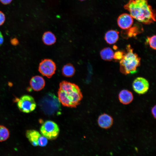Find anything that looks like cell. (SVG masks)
<instances>
[{"instance_id": "7c38bea8", "label": "cell", "mask_w": 156, "mask_h": 156, "mask_svg": "<svg viewBox=\"0 0 156 156\" xmlns=\"http://www.w3.org/2000/svg\"><path fill=\"white\" fill-rule=\"evenodd\" d=\"M31 88L35 91H39L42 90L45 85V80L43 78L39 75L33 77L30 81Z\"/></svg>"}, {"instance_id": "7a4b0ae2", "label": "cell", "mask_w": 156, "mask_h": 156, "mask_svg": "<svg viewBox=\"0 0 156 156\" xmlns=\"http://www.w3.org/2000/svg\"><path fill=\"white\" fill-rule=\"evenodd\" d=\"M58 96L60 103L63 106L70 107H76L80 104L83 98L78 86L66 81H63L60 83Z\"/></svg>"}, {"instance_id": "ba28073f", "label": "cell", "mask_w": 156, "mask_h": 156, "mask_svg": "<svg viewBox=\"0 0 156 156\" xmlns=\"http://www.w3.org/2000/svg\"><path fill=\"white\" fill-rule=\"evenodd\" d=\"M56 69L55 63L49 59H45L40 63L38 68L40 73L43 76L50 78L55 73Z\"/></svg>"}, {"instance_id": "ffe728a7", "label": "cell", "mask_w": 156, "mask_h": 156, "mask_svg": "<svg viewBox=\"0 0 156 156\" xmlns=\"http://www.w3.org/2000/svg\"><path fill=\"white\" fill-rule=\"evenodd\" d=\"M156 35H154L151 37H147L146 42L150 47L152 49L156 50Z\"/></svg>"}, {"instance_id": "2e32d148", "label": "cell", "mask_w": 156, "mask_h": 156, "mask_svg": "<svg viewBox=\"0 0 156 156\" xmlns=\"http://www.w3.org/2000/svg\"><path fill=\"white\" fill-rule=\"evenodd\" d=\"M42 39L43 42L45 44L51 45L55 42L56 38L53 33L50 31H47L44 34Z\"/></svg>"}, {"instance_id": "ac0fdd59", "label": "cell", "mask_w": 156, "mask_h": 156, "mask_svg": "<svg viewBox=\"0 0 156 156\" xmlns=\"http://www.w3.org/2000/svg\"><path fill=\"white\" fill-rule=\"evenodd\" d=\"M10 136L8 129L5 126L0 125V142L7 140Z\"/></svg>"}, {"instance_id": "3957f363", "label": "cell", "mask_w": 156, "mask_h": 156, "mask_svg": "<svg viewBox=\"0 0 156 156\" xmlns=\"http://www.w3.org/2000/svg\"><path fill=\"white\" fill-rule=\"evenodd\" d=\"M127 52H125L120 61V70L123 74L127 75L137 72L138 67L140 65L141 59L138 54L133 51L130 45L127 46Z\"/></svg>"}, {"instance_id": "d6986e66", "label": "cell", "mask_w": 156, "mask_h": 156, "mask_svg": "<svg viewBox=\"0 0 156 156\" xmlns=\"http://www.w3.org/2000/svg\"><path fill=\"white\" fill-rule=\"evenodd\" d=\"M141 32L136 27H134L129 29L125 34L128 38L135 37Z\"/></svg>"}, {"instance_id": "83f0119b", "label": "cell", "mask_w": 156, "mask_h": 156, "mask_svg": "<svg viewBox=\"0 0 156 156\" xmlns=\"http://www.w3.org/2000/svg\"><path fill=\"white\" fill-rule=\"evenodd\" d=\"M80 0L82 1H84V0Z\"/></svg>"}, {"instance_id": "cb8c5ba5", "label": "cell", "mask_w": 156, "mask_h": 156, "mask_svg": "<svg viewBox=\"0 0 156 156\" xmlns=\"http://www.w3.org/2000/svg\"><path fill=\"white\" fill-rule=\"evenodd\" d=\"M156 105H155L152 108L151 110L152 114L155 118H156Z\"/></svg>"}, {"instance_id": "5b68a950", "label": "cell", "mask_w": 156, "mask_h": 156, "mask_svg": "<svg viewBox=\"0 0 156 156\" xmlns=\"http://www.w3.org/2000/svg\"><path fill=\"white\" fill-rule=\"evenodd\" d=\"M40 132L42 135L47 139L53 140L58 137L60 129L58 125L51 120L45 121L41 126Z\"/></svg>"}, {"instance_id": "30bf717a", "label": "cell", "mask_w": 156, "mask_h": 156, "mask_svg": "<svg viewBox=\"0 0 156 156\" xmlns=\"http://www.w3.org/2000/svg\"><path fill=\"white\" fill-rule=\"evenodd\" d=\"M133 23L132 17L130 14L124 13L119 16L117 19V23L119 27L123 29H129Z\"/></svg>"}, {"instance_id": "9c48e42d", "label": "cell", "mask_w": 156, "mask_h": 156, "mask_svg": "<svg viewBox=\"0 0 156 156\" xmlns=\"http://www.w3.org/2000/svg\"><path fill=\"white\" fill-rule=\"evenodd\" d=\"M149 87L148 81L142 77H138L133 81L132 87L134 91L140 94H143L148 91Z\"/></svg>"}, {"instance_id": "484cf974", "label": "cell", "mask_w": 156, "mask_h": 156, "mask_svg": "<svg viewBox=\"0 0 156 156\" xmlns=\"http://www.w3.org/2000/svg\"><path fill=\"white\" fill-rule=\"evenodd\" d=\"M4 39L3 36L0 31V46L1 45L3 42Z\"/></svg>"}, {"instance_id": "4fadbf2b", "label": "cell", "mask_w": 156, "mask_h": 156, "mask_svg": "<svg viewBox=\"0 0 156 156\" xmlns=\"http://www.w3.org/2000/svg\"><path fill=\"white\" fill-rule=\"evenodd\" d=\"M118 97L120 102L124 105L129 104L132 102L133 99L132 92L125 89L122 90L120 92Z\"/></svg>"}, {"instance_id": "d4e9b609", "label": "cell", "mask_w": 156, "mask_h": 156, "mask_svg": "<svg viewBox=\"0 0 156 156\" xmlns=\"http://www.w3.org/2000/svg\"><path fill=\"white\" fill-rule=\"evenodd\" d=\"M12 0H0V2L3 4L7 5L10 3Z\"/></svg>"}, {"instance_id": "8992f818", "label": "cell", "mask_w": 156, "mask_h": 156, "mask_svg": "<svg viewBox=\"0 0 156 156\" xmlns=\"http://www.w3.org/2000/svg\"><path fill=\"white\" fill-rule=\"evenodd\" d=\"M17 107L22 112L28 113L34 111L36 107V103L31 96L24 95L21 96L17 103Z\"/></svg>"}, {"instance_id": "4316f807", "label": "cell", "mask_w": 156, "mask_h": 156, "mask_svg": "<svg viewBox=\"0 0 156 156\" xmlns=\"http://www.w3.org/2000/svg\"><path fill=\"white\" fill-rule=\"evenodd\" d=\"M114 49H117V47L116 46H114Z\"/></svg>"}, {"instance_id": "603a6c76", "label": "cell", "mask_w": 156, "mask_h": 156, "mask_svg": "<svg viewBox=\"0 0 156 156\" xmlns=\"http://www.w3.org/2000/svg\"><path fill=\"white\" fill-rule=\"evenodd\" d=\"M11 44L14 46L17 45L19 43L18 39L16 38H14L11 39L10 40Z\"/></svg>"}, {"instance_id": "277c9868", "label": "cell", "mask_w": 156, "mask_h": 156, "mask_svg": "<svg viewBox=\"0 0 156 156\" xmlns=\"http://www.w3.org/2000/svg\"><path fill=\"white\" fill-rule=\"evenodd\" d=\"M40 106L46 114L52 115L61 113L60 102L54 94L51 92L47 93L41 100Z\"/></svg>"}, {"instance_id": "52a82bcc", "label": "cell", "mask_w": 156, "mask_h": 156, "mask_svg": "<svg viewBox=\"0 0 156 156\" xmlns=\"http://www.w3.org/2000/svg\"><path fill=\"white\" fill-rule=\"evenodd\" d=\"M25 135L29 141L34 146H39L44 147L46 146L48 143L47 139L36 130H27Z\"/></svg>"}, {"instance_id": "7402d4cb", "label": "cell", "mask_w": 156, "mask_h": 156, "mask_svg": "<svg viewBox=\"0 0 156 156\" xmlns=\"http://www.w3.org/2000/svg\"><path fill=\"white\" fill-rule=\"evenodd\" d=\"M5 20V16L4 14L0 11V26L2 25Z\"/></svg>"}, {"instance_id": "e0dca14e", "label": "cell", "mask_w": 156, "mask_h": 156, "mask_svg": "<svg viewBox=\"0 0 156 156\" xmlns=\"http://www.w3.org/2000/svg\"><path fill=\"white\" fill-rule=\"evenodd\" d=\"M62 72L64 76L70 77L74 74L75 69L72 65L67 64L64 66L62 69Z\"/></svg>"}, {"instance_id": "5bb4252c", "label": "cell", "mask_w": 156, "mask_h": 156, "mask_svg": "<svg viewBox=\"0 0 156 156\" xmlns=\"http://www.w3.org/2000/svg\"><path fill=\"white\" fill-rule=\"evenodd\" d=\"M118 32L115 30L108 31L105 36V39L107 43L110 44L115 43L118 40Z\"/></svg>"}, {"instance_id": "9a60e30c", "label": "cell", "mask_w": 156, "mask_h": 156, "mask_svg": "<svg viewBox=\"0 0 156 156\" xmlns=\"http://www.w3.org/2000/svg\"><path fill=\"white\" fill-rule=\"evenodd\" d=\"M114 53L112 49L109 47L103 49L100 52L101 58L107 61H111L114 59Z\"/></svg>"}, {"instance_id": "8fae6325", "label": "cell", "mask_w": 156, "mask_h": 156, "mask_svg": "<svg viewBox=\"0 0 156 156\" xmlns=\"http://www.w3.org/2000/svg\"><path fill=\"white\" fill-rule=\"evenodd\" d=\"M113 119L110 115L104 113L99 116L98 119V123L101 128L107 129L109 128L113 125Z\"/></svg>"}, {"instance_id": "44dd1931", "label": "cell", "mask_w": 156, "mask_h": 156, "mask_svg": "<svg viewBox=\"0 0 156 156\" xmlns=\"http://www.w3.org/2000/svg\"><path fill=\"white\" fill-rule=\"evenodd\" d=\"M125 52L121 51H118L114 53V58L116 61H120L122 58Z\"/></svg>"}, {"instance_id": "6da1fadb", "label": "cell", "mask_w": 156, "mask_h": 156, "mask_svg": "<svg viewBox=\"0 0 156 156\" xmlns=\"http://www.w3.org/2000/svg\"><path fill=\"white\" fill-rule=\"evenodd\" d=\"M133 18L145 24L155 21V13L148 4V0H130L124 6Z\"/></svg>"}]
</instances>
